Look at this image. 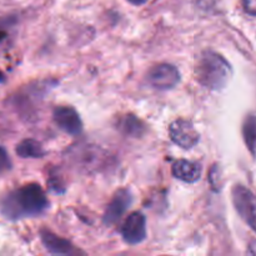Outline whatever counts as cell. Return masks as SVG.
Listing matches in <instances>:
<instances>
[{
  "label": "cell",
  "mask_w": 256,
  "mask_h": 256,
  "mask_svg": "<svg viewBox=\"0 0 256 256\" xmlns=\"http://www.w3.org/2000/svg\"><path fill=\"white\" fill-rule=\"evenodd\" d=\"M48 198L38 184H28L12 192L4 204V212L10 219L35 216L48 208Z\"/></svg>",
  "instance_id": "1"
},
{
  "label": "cell",
  "mask_w": 256,
  "mask_h": 256,
  "mask_svg": "<svg viewBox=\"0 0 256 256\" xmlns=\"http://www.w3.org/2000/svg\"><path fill=\"white\" fill-rule=\"evenodd\" d=\"M232 70L225 58L206 50L198 58L195 76L200 85L210 90H222L229 82Z\"/></svg>",
  "instance_id": "2"
},
{
  "label": "cell",
  "mask_w": 256,
  "mask_h": 256,
  "mask_svg": "<svg viewBox=\"0 0 256 256\" xmlns=\"http://www.w3.org/2000/svg\"><path fill=\"white\" fill-rule=\"evenodd\" d=\"M232 202L242 219L256 232V198L245 186L238 185L232 190Z\"/></svg>",
  "instance_id": "3"
},
{
  "label": "cell",
  "mask_w": 256,
  "mask_h": 256,
  "mask_svg": "<svg viewBox=\"0 0 256 256\" xmlns=\"http://www.w3.org/2000/svg\"><path fill=\"white\" fill-rule=\"evenodd\" d=\"M169 135L172 142L185 150H190L199 142L200 135L190 120L178 119L169 126Z\"/></svg>",
  "instance_id": "4"
},
{
  "label": "cell",
  "mask_w": 256,
  "mask_h": 256,
  "mask_svg": "<svg viewBox=\"0 0 256 256\" xmlns=\"http://www.w3.org/2000/svg\"><path fill=\"white\" fill-rule=\"evenodd\" d=\"M148 82L158 90H170L180 82V72L172 64H158L148 72Z\"/></svg>",
  "instance_id": "5"
},
{
  "label": "cell",
  "mask_w": 256,
  "mask_h": 256,
  "mask_svg": "<svg viewBox=\"0 0 256 256\" xmlns=\"http://www.w3.org/2000/svg\"><path fill=\"white\" fill-rule=\"evenodd\" d=\"M40 238L44 246L49 250L52 254L58 256H88L82 250L72 245L69 240L55 235L54 232L46 229L40 232Z\"/></svg>",
  "instance_id": "6"
},
{
  "label": "cell",
  "mask_w": 256,
  "mask_h": 256,
  "mask_svg": "<svg viewBox=\"0 0 256 256\" xmlns=\"http://www.w3.org/2000/svg\"><path fill=\"white\" fill-rule=\"evenodd\" d=\"M122 239L128 244H139L146 238V219L139 212H132L122 226Z\"/></svg>",
  "instance_id": "7"
},
{
  "label": "cell",
  "mask_w": 256,
  "mask_h": 256,
  "mask_svg": "<svg viewBox=\"0 0 256 256\" xmlns=\"http://www.w3.org/2000/svg\"><path fill=\"white\" fill-rule=\"evenodd\" d=\"M132 204V194L128 189H120L112 196L104 212L102 222L105 225H114L122 219V215Z\"/></svg>",
  "instance_id": "8"
},
{
  "label": "cell",
  "mask_w": 256,
  "mask_h": 256,
  "mask_svg": "<svg viewBox=\"0 0 256 256\" xmlns=\"http://www.w3.org/2000/svg\"><path fill=\"white\" fill-rule=\"evenodd\" d=\"M54 122L58 126L70 135L80 134L82 129V122L79 114L70 106H59L54 110Z\"/></svg>",
  "instance_id": "9"
},
{
  "label": "cell",
  "mask_w": 256,
  "mask_h": 256,
  "mask_svg": "<svg viewBox=\"0 0 256 256\" xmlns=\"http://www.w3.org/2000/svg\"><path fill=\"white\" fill-rule=\"evenodd\" d=\"M174 178L184 182H195L202 176V166L189 160H178L172 168Z\"/></svg>",
  "instance_id": "10"
},
{
  "label": "cell",
  "mask_w": 256,
  "mask_h": 256,
  "mask_svg": "<svg viewBox=\"0 0 256 256\" xmlns=\"http://www.w3.org/2000/svg\"><path fill=\"white\" fill-rule=\"evenodd\" d=\"M16 154L22 159H39L44 156L42 144L34 139H25L16 146Z\"/></svg>",
  "instance_id": "11"
},
{
  "label": "cell",
  "mask_w": 256,
  "mask_h": 256,
  "mask_svg": "<svg viewBox=\"0 0 256 256\" xmlns=\"http://www.w3.org/2000/svg\"><path fill=\"white\" fill-rule=\"evenodd\" d=\"M118 128L124 132L128 136H134L139 138L144 134L145 132V125L140 119H138L134 115H125L122 118L118 124Z\"/></svg>",
  "instance_id": "12"
},
{
  "label": "cell",
  "mask_w": 256,
  "mask_h": 256,
  "mask_svg": "<svg viewBox=\"0 0 256 256\" xmlns=\"http://www.w3.org/2000/svg\"><path fill=\"white\" fill-rule=\"evenodd\" d=\"M242 135L246 146L249 148L250 152L255 154L256 152V116L250 115L246 118L242 125Z\"/></svg>",
  "instance_id": "13"
},
{
  "label": "cell",
  "mask_w": 256,
  "mask_h": 256,
  "mask_svg": "<svg viewBox=\"0 0 256 256\" xmlns=\"http://www.w3.org/2000/svg\"><path fill=\"white\" fill-rule=\"evenodd\" d=\"M12 168V162L4 148H0V174L8 172Z\"/></svg>",
  "instance_id": "14"
},
{
  "label": "cell",
  "mask_w": 256,
  "mask_h": 256,
  "mask_svg": "<svg viewBox=\"0 0 256 256\" xmlns=\"http://www.w3.org/2000/svg\"><path fill=\"white\" fill-rule=\"evenodd\" d=\"M244 10L250 15H256V0H242Z\"/></svg>",
  "instance_id": "15"
},
{
  "label": "cell",
  "mask_w": 256,
  "mask_h": 256,
  "mask_svg": "<svg viewBox=\"0 0 256 256\" xmlns=\"http://www.w3.org/2000/svg\"><path fill=\"white\" fill-rule=\"evenodd\" d=\"M249 254L250 256H256V240L249 245Z\"/></svg>",
  "instance_id": "16"
},
{
  "label": "cell",
  "mask_w": 256,
  "mask_h": 256,
  "mask_svg": "<svg viewBox=\"0 0 256 256\" xmlns=\"http://www.w3.org/2000/svg\"><path fill=\"white\" fill-rule=\"evenodd\" d=\"M128 2H129L130 4L138 5V6H139V5H144L145 2H148L149 0H128Z\"/></svg>",
  "instance_id": "17"
},
{
  "label": "cell",
  "mask_w": 256,
  "mask_h": 256,
  "mask_svg": "<svg viewBox=\"0 0 256 256\" xmlns=\"http://www.w3.org/2000/svg\"><path fill=\"white\" fill-rule=\"evenodd\" d=\"M5 82V76L4 74H2V70H0V82Z\"/></svg>",
  "instance_id": "18"
}]
</instances>
